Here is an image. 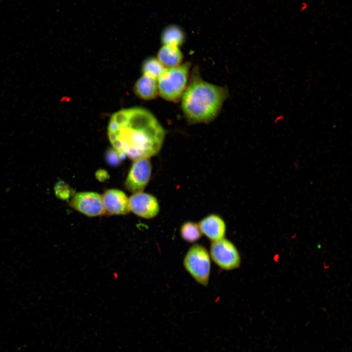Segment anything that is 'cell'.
Masks as SVG:
<instances>
[{
	"mask_svg": "<svg viewBox=\"0 0 352 352\" xmlns=\"http://www.w3.org/2000/svg\"><path fill=\"white\" fill-rule=\"evenodd\" d=\"M180 235L185 242L189 243L198 242L203 235L198 224L191 220L185 221L181 224Z\"/></svg>",
	"mask_w": 352,
	"mask_h": 352,
	"instance_id": "obj_14",
	"label": "cell"
},
{
	"mask_svg": "<svg viewBox=\"0 0 352 352\" xmlns=\"http://www.w3.org/2000/svg\"><path fill=\"white\" fill-rule=\"evenodd\" d=\"M126 155L114 148H110L106 153V160L108 164L116 166L121 164Z\"/></svg>",
	"mask_w": 352,
	"mask_h": 352,
	"instance_id": "obj_16",
	"label": "cell"
},
{
	"mask_svg": "<svg viewBox=\"0 0 352 352\" xmlns=\"http://www.w3.org/2000/svg\"><path fill=\"white\" fill-rule=\"evenodd\" d=\"M151 173L150 158L134 160L125 181V188L133 194L143 192L150 180Z\"/></svg>",
	"mask_w": 352,
	"mask_h": 352,
	"instance_id": "obj_6",
	"label": "cell"
},
{
	"mask_svg": "<svg viewBox=\"0 0 352 352\" xmlns=\"http://www.w3.org/2000/svg\"><path fill=\"white\" fill-rule=\"evenodd\" d=\"M161 39L163 45L179 47L183 43L185 36L180 28L171 26L166 28L162 32Z\"/></svg>",
	"mask_w": 352,
	"mask_h": 352,
	"instance_id": "obj_13",
	"label": "cell"
},
{
	"mask_svg": "<svg viewBox=\"0 0 352 352\" xmlns=\"http://www.w3.org/2000/svg\"><path fill=\"white\" fill-rule=\"evenodd\" d=\"M202 235L211 242L225 238L226 224L222 218L217 214H210L198 223Z\"/></svg>",
	"mask_w": 352,
	"mask_h": 352,
	"instance_id": "obj_10",
	"label": "cell"
},
{
	"mask_svg": "<svg viewBox=\"0 0 352 352\" xmlns=\"http://www.w3.org/2000/svg\"><path fill=\"white\" fill-rule=\"evenodd\" d=\"M129 204L130 211L144 219L154 218L160 211L157 198L143 192L133 194L129 198Z\"/></svg>",
	"mask_w": 352,
	"mask_h": 352,
	"instance_id": "obj_8",
	"label": "cell"
},
{
	"mask_svg": "<svg viewBox=\"0 0 352 352\" xmlns=\"http://www.w3.org/2000/svg\"><path fill=\"white\" fill-rule=\"evenodd\" d=\"M191 67L189 62L165 68L157 79L158 94L164 99L178 102L187 87Z\"/></svg>",
	"mask_w": 352,
	"mask_h": 352,
	"instance_id": "obj_3",
	"label": "cell"
},
{
	"mask_svg": "<svg viewBox=\"0 0 352 352\" xmlns=\"http://www.w3.org/2000/svg\"><path fill=\"white\" fill-rule=\"evenodd\" d=\"M183 58L179 47L163 45L158 50L156 58L165 68H171L182 64Z\"/></svg>",
	"mask_w": 352,
	"mask_h": 352,
	"instance_id": "obj_12",
	"label": "cell"
},
{
	"mask_svg": "<svg viewBox=\"0 0 352 352\" xmlns=\"http://www.w3.org/2000/svg\"><path fill=\"white\" fill-rule=\"evenodd\" d=\"M182 95L181 107L190 124L208 123L219 114L228 90L204 81L195 67Z\"/></svg>",
	"mask_w": 352,
	"mask_h": 352,
	"instance_id": "obj_2",
	"label": "cell"
},
{
	"mask_svg": "<svg viewBox=\"0 0 352 352\" xmlns=\"http://www.w3.org/2000/svg\"><path fill=\"white\" fill-rule=\"evenodd\" d=\"M209 252L214 263L223 270L236 269L241 265L239 251L234 243L225 238L211 242Z\"/></svg>",
	"mask_w": 352,
	"mask_h": 352,
	"instance_id": "obj_5",
	"label": "cell"
},
{
	"mask_svg": "<svg viewBox=\"0 0 352 352\" xmlns=\"http://www.w3.org/2000/svg\"><path fill=\"white\" fill-rule=\"evenodd\" d=\"M69 205L76 211L90 217L100 216L106 214L102 196L96 192L75 193L72 195Z\"/></svg>",
	"mask_w": 352,
	"mask_h": 352,
	"instance_id": "obj_7",
	"label": "cell"
},
{
	"mask_svg": "<svg viewBox=\"0 0 352 352\" xmlns=\"http://www.w3.org/2000/svg\"><path fill=\"white\" fill-rule=\"evenodd\" d=\"M165 130L149 110L140 107L122 109L113 113L108 127L112 147L133 160L150 158L160 152Z\"/></svg>",
	"mask_w": 352,
	"mask_h": 352,
	"instance_id": "obj_1",
	"label": "cell"
},
{
	"mask_svg": "<svg viewBox=\"0 0 352 352\" xmlns=\"http://www.w3.org/2000/svg\"><path fill=\"white\" fill-rule=\"evenodd\" d=\"M187 272L198 284L207 286L211 274V257L202 245L195 243L186 253L183 260Z\"/></svg>",
	"mask_w": 352,
	"mask_h": 352,
	"instance_id": "obj_4",
	"label": "cell"
},
{
	"mask_svg": "<svg viewBox=\"0 0 352 352\" xmlns=\"http://www.w3.org/2000/svg\"><path fill=\"white\" fill-rule=\"evenodd\" d=\"M54 189L56 196L59 198L63 200L69 199L73 195L70 187L63 181L58 182Z\"/></svg>",
	"mask_w": 352,
	"mask_h": 352,
	"instance_id": "obj_17",
	"label": "cell"
},
{
	"mask_svg": "<svg viewBox=\"0 0 352 352\" xmlns=\"http://www.w3.org/2000/svg\"><path fill=\"white\" fill-rule=\"evenodd\" d=\"M133 91L142 99L152 100L158 94L157 80L143 74L135 83Z\"/></svg>",
	"mask_w": 352,
	"mask_h": 352,
	"instance_id": "obj_11",
	"label": "cell"
},
{
	"mask_svg": "<svg viewBox=\"0 0 352 352\" xmlns=\"http://www.w3.org/2000/svg\"><path fill=\"white\" fill-rule=\"evenodd\" d=\"M165 68L156 58L151 57L144 60L142 66L144 75L157 80Z\"/></svg>",
	"mask_w": 352,
	"mask_h": 352,
	"instance_id": "obj_15",
	"label": "cell"
},
{
	"mask_svg": "<svg viewBox=\"0 0 352 352\" xmlns=\"http://www.w3.org/2000/svg\"><path fill=\"white\" fill-rule=\"evenodd\" d=\"M96 177L99 180L103 181L109 177V175L106 171L100 170L96 173Z\"/></svg>",
	"mask_w": 352,
	"mask_h": 352,
	"instance_id": "obj_18",
	"label": "cell"
},
{
	"mask_svg": "<svg viewBox=\"0 0 352 352\" xmlns=\"http://www.w3.org/2000/svg\"><path fill=\"white\" fill-rule=\"evenodd\" d=\"M101 196L106 213L110 215H124L130 212L129 198L123 191L115 189H108Z\"/></svg>",
	"mask_w": 352,
	"mask_h": 352,
	"instance_id": "obj_9",
	"label": "cell"
}]
</instances>
